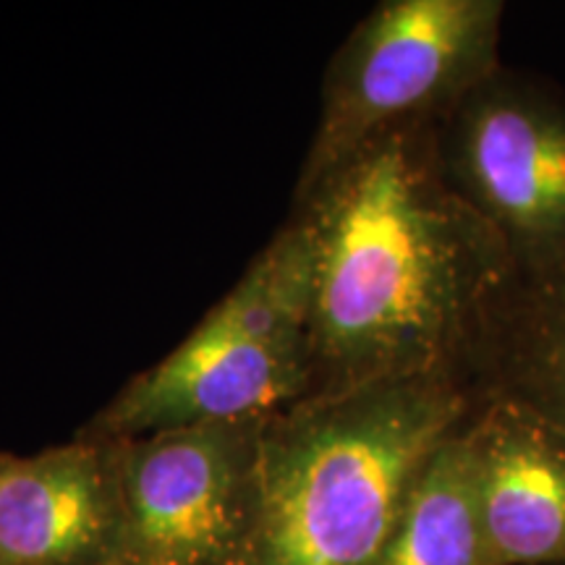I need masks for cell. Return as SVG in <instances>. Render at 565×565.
<instances>
[{"label": "cell", "instance_id": "30bf717a", "mask_svg": "<svg viewBox=\"0 0 565 565\" xmlns=\"http://www.w3.org/2000/svg\"><path fill=\"white\" fill-rule=\"evenodd\" d=\"M377 565H494L479 524L463 424L424 463Z\"/></svg>", "mask_w": 565, "mask_h": 565}, {"label": "cell", "instance_id": "52a82bcc", "mask_svg": "<svg viewBox=\"0 0 565 565\" xmlns=\"http://www.w3.org/2000/svg\"><path fill=\"white\" fill-rule=\"evenodd\" d=\"M121 440L0 454V565H121Z\"/></svg>", "mask_w": 565, "mask_h": 565}, {"label": "cell", "instance_id": "6da1fadb", "mask_svg": "<svg viewBox=\"0 0 565 565\" xmlns=\"http://www.w3.org/2000/svg\"><path fill=\"white\" fill-rule=\"evenodd\" d=\"M315 244L303 398L458 374L513 263L445 179L435 124L372 141L294 196ZM301 398V401H303Z\"/></svg>", "mask_w": 565, "mask_h": 565}, {"label": "cell", "instance_id": "8992f818", "mask_svg": "<svg viewBox=\"0 0 565 565\" xmlns=\"http://www.w3.org/2000/svg\"><path fill=\"white\" fill-rule=\"evenodd\" d=\"M265 419L121 440V565H246L257 526Z\"/></svg>", "mask_w": 565, "mask_h": 565}, {"label": "cell", "instance_id": "ba28073f", "mask_svg": "<svg viewBox=\"0 0 565 565\" xmlns=\"http://www.w3.org/2000/svg\"><path fill=\"white\" fill-rule=\"evenodd\" d=\"M463 437L494 565H565V424L511 395L484 393Z\"/></svg>", "mask_w": 565, "mask_h": 565}, {"label": "cell", "instance_id": "5b68a950", "mask_svg": "<svg viewBox=\"0 0 565 565\" xmlns=\"http://www.w3.org/2000/svg\"><path fill=\"white\" fill-rule=\"evenodd\" d=\"M443 173L526 278L565 275V92L498 66L435 124Z\"/></svg>", "mask_w": 565, "mask_h": 565}, {"label": "cell", "instance_id": "3957f363", "mask_svg": "<svg viewBox=\"0 0 565 565\" xmlns=\"http://www.w3.org/2000/svg\"><path fill=\"white\" fill-rule=\"evenodd\" d=\"M312 275V233L291 212L192 333L150 370L134 374L79 435L131 440L263 419L299 404L309 385Z\"/></svg>", "mask_w": 565, "mask_h": 565}, {"label": "cell", "instance_id": "277c9868", "mask_svg": "<svg viewBox=\"0 0 565 565\" xmlns=\"http://www.w3.org/2000/svg\"><path fill=\"white\" fill-rule=\"evenodd\" d=\"M503 0H383L328 63L317 129L294 196L372 141L437 124L500 61Z\"/></svg>", "mask_w": 565, "mask_h": 565}, {"label": "cell", "instance_id": "7a4b0ae2", "mask_svg": "<svg viewBox=\"0 0 565 565\" xmlns=\"http://www.w3.org/2000/svg\"><path fill=\"white\" fill-rule=\"evenodd\" d=\"M475 404L458 374H424L267 416L246 565H377L424 463Z\"/></svg>", "mask_w": 565, "mask_h": 565}, {"label": "cell", "instance_id": "9c48e42d", "mask_svg": "<svg viewBox=\"0 0 565 565\" xmlns=\"http://www.w3.org/2000/svg\"><path fill=\"white\" fill-rule=\"evenodd\" d=\"M477 395L500 393L565 424V275L513 273L469 359Z\"/></svg>", "mask_w": 565, "mask_h": 565}]
</instances>
